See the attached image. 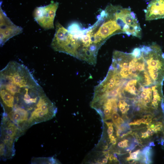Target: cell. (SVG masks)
I'll use <instances>...</instances> for the list:
<instances>
[{"label":"cell","instance_id":"1","mask_svg":"<svg viewBox=\"0 0 164 164\" xmlns=\"http://www.w3.org/2000/svg\"><path fill=\"white\" fill-rule=\"evenodd\" d=\"M24 132L3 115L1 127V157L3 159L11 158L15 153V142Z\"/></svg>","mask_w":164,"mask_h":164},{"label":"cell","instance_id":"2","mask_svg":"<svg viewBox=\"0 0 164 164\" xmlns=\"http://www.w3.org/2000/svg\"><path fill=\"white\" fill-rule=\"evenodd\" d=\"M57 108L43 92L34 109L31 113L28 128L35 124L50 120L54 117Z\"/></svg>","mask_w":164,"mask_h":164},{"label":"cell","instance_id":"3","mask_svg":"<svg viewBox=\"0 0 164 164\" xmlns=\"http://www.w3.org/2000/svg\"><path fill=\"white\" fill-rule=\"evenodd\" d=\"M58 6V3L53 2L47 6L37 7L33 13L34 19L45 29H54V20Z\"/></svg>","mask_w":164,"mask_h":164},{"label":"cell","instance_id":"4","mask_svg":"<svg viewBox=\"0 0 164 164\" xmlns=\"http://www.w3.org/2000/svg\"><path fill=\"white\" fill-rule=\"evenodd\" d=\"M1 20V46H3L10 39L21 34L23 28L15 24L3 10L1 6L0 9Z\"/></svg>","mask_w":164,"mask_h":164},{"label":"cell","instance_id":"5","mask_svg":"<svg viewBox=\"0 0 164 164\" xmlns=\"http://www.w3.org/2000/svg\"><path fill=\"white\" fill-rule=\"evenodd\" d=\"M145 12L147 21L164 18V0H152Z\"/></svg>","mask_w":164,"mask_h":164},{"label":"cell","instance_id":"6","mask_svg":"<svg viewBox=\"0 0 164 164\" xmlns=\"http://www.w3.org/2000/svg\"><path fill=\"white\" fill-rule=\"evenodd\" d=\"M32 164H52L58 163L57 160L53 157H40L32 158Z\"/></svg>","mask_w":164,"mask_h":164},{"label":"cell","instance_id":"7","mask_svg":"<svg viewBox=\"0 0 164 164\" xmlns=\"http://www.w3.org/2000/svg\"><path fill=\"white\" fill-rule=\"evenodd\" d=\"M131 151L129 152L130 156L126 158V160L127 161H130L132 160H136L138 157V155L140 153V150L131 153Z\"/></svg>","mask_w":164,"mask_h":164},{"label":"cell","instance_id":"8","mask_svg":"<svg viewBox=\"0 0 164 164\" xmlns=\"http://www.w3.org/2000/svg\"><path fill=\"white\" fill-rule=\"evenodd\" d=\"M112 117L114 123L116 125L120 117L119 115L117 112H113L112 113Z\"/></svg>","mask_w":164,"mask_h":164},{"label":"cell","instance_id":"9","mask_svg":"<svg viewBox=\"0 0 164 164\" xmlns=\"http://www.w3.org/2000/svg\"><path fill=\"white\" fill-rule=\"evenodd\" d=\"M155 133V131L153 128H148L147 132V135L148 138L153 136Z\"/></svg>","mask_w":164,"mask_h":164},{"label":"cell","instance_id":"10","mask_svg":"<svg viewBox=\"0 0 164 164\" xmlns=\"http://www.w3.org/2000/svg\"><path fill=\"white\" fill-rule=\"evenodd\" d=\"M113 132V126L109 127L107 130V132L109 137H110L112 135Z\"/></svg>","mask_w":164,"mask_h":164},{"label":"cell","instance_id":"11","mask_svg":"<svg viewBox=\"0 0 164 164\" xmlns=\"http://www.w3.org/2000/svg\"><path fill=\"white\" fill-rule=\"evenodd\" d=\"M118 146L120 148H124V144L123 141L120 142L118 143Z\"/></svg>","mask_w":164,"mask_h":164},{"label":"cell","instance_id":"12","mask_svg":"<svg viewBox=\"0 0 164 164\" xmlns=\"http://www.w3.org/2000/svg\"><path fill=\"white\" fill-rule=\"evenodd\" d=\"M123 141L124 144V148L127 147L128 146V141L127 140H125Z\"/></svg>","mask_w":164,"mask_h":164},{"label":"cell","instance_id":"13","mask_svg":"<svg viewBox=\"0 0 164 164\" xmlns=\"http://www.w3.org/2000/svg\"><path fill=\"white\" fill-rule=\"evenodd\" d=\"M141 138L144 139H146L148 138L147 135V132L142 133Z\"/></svg>","mask_w":164,"mask_h":164},{"label":"cell","instance_id":"14","mask_svg":"<svg viewBox=\"0 0 164 164\" xmlns=\"http://www.w3.org/2000/svg\"><path fill=\"white\" fill-rule=\"evenodd\" d=\"M103 164H106L108 162V159L107 158L104 159L102 161Z\"/></svg>","mask_w":164,"mask_h":164},{"label":"cell","instance_id":"15","mask_svg":"<svg viewBox=\"0 0 164 164\" xmlns=\"http://www.w3.org/2000/svg\"><path fill=\"white\" fill-rule=\"evenodd\" d=\"M106 123L108 127L112 126L113 125V124L111 122H106Z\"/></svg>","mask_w":164,"mask_h":164},{"label":"cell","instance_id":"16","mask_svg":"<svg viewBox=\"0 0 164 164\" xmlns=\"http://www.w3.org/2000/svg\"><path fill=\"white\" fill-rule=\"evenodd\" d=\"M116 139L115 138V139H114L113 140L111 141V143L113 145H115L116 143Z\"/></svg>","mask_w":164,"mask_h":164},{"label":"cell","instance_id":"17","mask_svg":"<svg viewBox=\"0 0 164 164\" xmlns=\"http://www.w3.org/2000/svg\"><path fill=\"white\" fill-rule=\"evenodd\" d=\"M114 157L112 155H111L110 157V161H112L113 159H114Z\"/></svg>","mask_w":164,"mask_h":164},{"label":"cell","instance_id":"18","mask_svg":"<svg viewBox=\"0 0 164 164\" xmlns=\"http://www.w3.org/2000/svg\"><path fill=\"white\" fill-rule=\"evenodd\" d=\"M149 146H154L155 145H154V144L153 142H152L150 144Z\"/></svg>","mask_w":164,"mask_h":164},{"label":"cell","instance_id":"19","mask_svg":"<svg viewBox=\"0 0 164 164\" xmlns=\"http://www.w3.org/2000/svg\"><path fill=\"white\" fill-rule=\"evenodd\" d=\"M146 2H147L150 1V0H144Z\"/></svg>","mask_w":164,"mask_h":164}]
</instances>
